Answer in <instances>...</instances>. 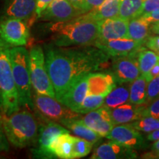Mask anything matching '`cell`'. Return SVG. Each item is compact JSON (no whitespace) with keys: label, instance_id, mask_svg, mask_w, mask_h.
Instances as JSON below:
<instances>
[{"label":"cell","instance_id":"obj_37","mask_svg":"<svg viewBox=\"0 0 159 159\" xmlns=\"http://www.w3.org/2000/svg\"><path fill=\"white\" fill-rule=\"evenodd\" d=\"M53 1L54 0H37L36 11H35V14H36L37 16L39 17L41 13L47 8V6Z\"/></svg>","mask_w":159,"mask_h":159},{"label":"cell","instance_id":"obj_12","mask_svg":"<svg viewBox=\"0 0 159 159\" xmlns=\"http://www.w3.org/2000/svg\"><path fill=\"white\" fill-rule=\"evenodd\" d=\"M69 0H54L39 16V19L53 22H61L71 20L83 15Z\"/></svg>","mask_w":159,"mask_h":159},{"label":"cell","instance_id":"obj_25","mask_svg":"<svg viewBox=\"0 0 159 159\" xmlns=\"http://www.w3.org/2000/svg\"><path fill=\"white\" fill-rule=\"evenodd\" d=\"M130 85L128 83H121L115 86L105 97L103 105L108 109H112L125 104L129 101Z\"/></svg>","mask_w":159,"mask_h":159},{"label":"cell","instance_id":"obj_39","mask_svg":"<svg viewBox=\"0 0 159 159\" xmlns=\"http://www.w3.org/2000/svg\"><path fill=\"white\" fill-rule=\"evenodd\" d=\"M142 16L145 20L150 22V24L156 22V21H159V9H157L156 11L151 12V13H148V14L141 16Z\"/></svg>","mask_w":159,"mask_h":159},{"label":"cell","instance_id":"obj_26","mask_svg":"<svg viewBox=\"0 0 159 159\" xmlns=\"http://www.w3.org/2000/svg\"><path fill=\"white\" fill-rule=\"evenodd\" d=\"M148 83L143 75H140L131 83L129 102L134 105H146Z\"/></svg>","mask_w":159,"mask_h":159},{"label":"cell","instance_id":"obj_16","mask_svg":"<svg viewBox=\"0 0 159 159\" xmlns=\"http://www.w3.org/2000/svg\"><path fill=\"white\" fill-rule=\"evenodd\" d=\"M129 21L116 16L99 21V33L98 39L108 41L112 39H129Z\"/></svg>","mask_w":159,"mask_h":159},{"label":"cell","instance_id":"obj_1","mask_svg":"<svg viewBox=\"0 0 159 159\" xmlns=\"http://www.w3.org/2000/svg\"><path fill=\"white\" fill-rule=\"evenodd\" d=\"M109 57L94 46L46 47L45 60L57 100L76 81L108 66Z\"/></svg>","mask_w":159,"mask_h":159},{"label":"cell","instance_id":"obj_31","mask_svg":"<svg viewBox=\"0 0 159 159\" xmlns=\"http://www.w3.org/2000/svg\"><path fill=\"white\" fill-rule=\"evenodd\" d=\"M128 124L139 131L151 133L159 129V119L152 116H143Z\"/></svg>","mask_w":159,"mask_h":159},{"label":"cell","instance_id":"obj_5","mask_svg":"<svg viewBox=\"0 0 159 159\" xmlns=\"http://www.w3.org/2000/svg\"><path fill=\"white\" fill-rule=\"evenodd\" d=\"M11 45L0 37V88L3 97L4 107L2 113L7 115L19 111V96L10 56Z\"/></svg>","mask_w":159,"mask_h":159},{"label":"cell","instance_id":"obj_36","mask_svg":"<svg viewBox=\"0 0 159 159\" xmlns=\"http://www.w3.org/2000/svg\"><path fill=\"white\" fill-rule=\"evenodd\" d=\"M105 0H85V4L83 12L85 13L92 11L97 7H98L99 5H101L104 2Z\"/></svg>","mask_w":159,"mask_h":159},{"label":"cell","instance_id":"obj_13","mask_svg":"<svg viewBox=\"0 0 159 159\" xmlns=\"http://www.w3.org/2000/svg\"><path fill=\"white\" fill-rule=\"evenodd\" d=\"M106 138L133 150L142 149L145 145L144 138L139 130L130 124L114 125Z\"/></svg>","mask_w":159,"mask_h":159},{"label":"cell","instance_id":"obj_8","mask_svg":"<svg viewBox=\"0 0 159 159\" xmlns=\"http://www.w3.org/2000/svg\"><path fill=\"white\" fill-rule=\"evenodd\" d=\"M26 21L15 18L0 19V37L11 47H24L30 39Z\"/></svg>","mask_w":159,"mask_h":159},{"label":"cell","instance_id":"obj_18","mask_svg":"<svg viewBox=\"0 0 159 159\" xmlns=\"http://www.w3.org/2000/svg\"><path fill=\"white\" fill-rule=\"evenodd\" d=\"M89 75H85L76 81L58 101L75 111V108L82 103L85 97L88 95Z\"/></svg>","mask_w":159,"mask_h":159},{"label":"cell","instance_id":"obj_15","mask_svg":"<svg viewBox=\"0 0 159 159\" xmlns=\"http://www.w3.org/2000/svg\"><path fill=\"white\" fill-rule=\"evenodd\" d=\"M37 0H5L1 19L15 18L27 21L35 14Z\"/></svg>","mask_w":159,"mask_h":159},{"label":"cell","instance_id":"obj_28","mask_svg":"<svg viewBox=\"0 0 159 159\" xmlns=\"http://www.w3.org/2000/svg\"><path fill=\"white\" fill-rule=\"evenodd\" d=\"M137 59H138L141 74L144 76L156 63L159 62V55L151 49L148 50V49L145 48L144 46L139 52Z\"/></svg>","mask_w":159,"mask_h":159},{"label":"cell","instance_id":"obj_19","mask_svg":"<svg viewBox=\"0 0 159 159\" xmlns=\"http://www.w3.org/2000/svg\"><path fill=\"white\" fill-rule=\"evenodd\" d=\"M145 105L125 103L116 108L109 109L114 125L128 124L142 117Z\"/></svg>","mask_w":159,"mask_h":159},{"label":"cell","instance_id":"obj_20","mask_svg":"<svg viewBox=\"0 0 159 159\" xmlns=\"http://www.w3.org/2000/svg\"><path fill=\"white\" fill-rule=\"evenodd\" d=\"M88 94L106 96L116 85L111 72H92L89 75Z\"/></svg>","mask_w":159,"mask_h":159},{"label":"cell","instance_id":"obj_33","mask_svg":"<svg viewBox=\"0 0 159 159\" xmlns=\"http://www.w3.org/2000/svg\"><path fill=\"white\" fill-rule=\"evenodd\" d=\"M143 116H152L159 119V98L149 103L148 106L145 105L142 114Z\"/></svg>","mask_w":159,"mask_h":159},{"label":"cell","instance_id":"obj_27","mask_svg":"<svg viewBox=\"0 0 159 159\" xmlns=\"http://www.w3.org/2000/svg\"><path fill=\"white\" fill-rule=\"evenodd\" d=\"M144 0H120L119 16L130 20L141 16Z\"/></svg>","mask_w":159,"mask_h":159},{"label":"cell","instance_id":"obj_7","mask_svg":"<svg viewBox=\"0 0 159 159\" xmlns=\"http://www.w3.org/2000/svg\"><path fill=\"white\" fill-rule=\"evenodd\" d=\"M34 108L45 119L61 122L65 119L78 118L81 114L71 110L56 98L35 93L33 96Z\"/></svg>","mask_w":159,"mask_h":159},{"label":"cell","instance_id":"obj_32","mask_svg":"<svg viewBox=\"0 0 159 159\" xmlns=\"http://www.w3.org/2000/svg\"><path fill=\"white\" fill-rule=\"evenodd\" d=\"M159 98V76L155 77L149 82L147 87L146 105Z\"/></svg>","mask_w":159,"mask_h":159},{"label":"cell","instance_id":"obj_9","mask_svg":"<svg viewBox=\"0 0 159 159\" xmlns=\"http://www.w3.org/2000/svg\"><path fill=\"white\" fill-rule=\"evenodd\" d=\"M137 55L112 57L111 72L116 84L131 83L140 76Z\"/></svg>","mask_w":159,"mask_h":159},{"label":"cell","instance_id":"obj_2","mask_svg":"<svg viewBox=\"0 0 159 159\" xmlns=\"http://www.w3.org/2000/svg\"><path fill=\"white\" fill-rule=\"evenodd\" d=\"M49 30L52 44L57 47L94 46L99 38V21L83 14L69 21L54 22Z\"/></svg>","mask_w":159,"mask_h":159},{"label":"cell","instance_id":"obj_42","mask_svg":"<svg viewBox=\"0 0 159 159\" xmlns=\"http://www.w3.org/2000/svg\"><path fill=\"white\" fill-rule=\"evenodd\" d=\"M143 158H159V152L152 151L150 152H147L142 156Z\"/></svg>","mask_w":159,"mask_h":159},{"label":"cell","instance_id":"obj_17","mask_svg":"<svg viewBox=\"0 0 159 159\" xmlns=\"http://www.w3.org/2000/svg\"><path fill=\"white\" fill-rule=\"evenodd\" d=\"M137 153L135 150L110 140L104 142L95 149L91 158L93 159H116L136 158Z\"/></svg>","mask_w":159,"mask_h":159},{"label":"cell","instance_id":"obj_6","mask_svg":"<svg viewBox=\"0 0 159 159\" xmlns=\"http://www.w3.org/2000/svg\"><path fill=\"white\" fill-rule=\"evenodd\" d=\"M30 72L32 88L35 93L55 98V93L46 65L45 53L41 46H35L29 51Z\"/></svg>","mask_w":159,"mask_h":159},{"label":"cell","instance_id":"obj_11","mask_svg":"<svg viewBox=\"0 0 159 159\" xmlns=\"http://www.w3.org/2000/svg\"><path fill=\"white\" fill-rule=\"evenodd\" d=\"M94 47L102 49L109 57L137 55L144 43L130 39H119L102 41L97 39Z\"/></svg>","mask_w":159,"mask_h":159},{"label":"cell","instance_id":"obj_43","mask_svg":"<svg viewBox=\"0 0 159 159\" xmlns=\"http://www.w3.org/2000/svg\"><path fill=\"white\" fill-rule=\"evenodd\" d=\"M151 32L152 33L159 35V21L151 24Z\"/></svg>","mask_w":159,"mask_h":159},{"label":"cell","instance_id":"obj_38","mask_svg":"<svg viewBox=\"0 0 159 159\" xmlns=\"http://www.w3.org/2000/svg\"><path fill=\"white\" fill-rule=\"evenodd\" d=\"M158 76H159V62L158 63H156V64L149 71L148 74L144 75V77L145 79H146V80L149 83L150 80H152V79Z\"/></svg>","mask_w":159,"mask_h":159},{"label":"cell","instance_id":"obj_10","mask_svg":"<svg viewBox=\"0 0 159 159\" xmlns=\"http://www.w3.org/2000/svg\"><path fill=\"white\" fill-rule=\"evenodd\" d=\"M69 133V130L53 121L41 125L38 138V146L32 150L33 156L36 158H52L49 152L52 142L59 135Z\"/></svg>","mask_w":159,"mask_h":159},{"label":"cell","instance_id":"obj_14","mask_svg":"<svg viewBox=\"0 0 159 159\" xmlns=\"http://www.w3.org/2000/svg\"><path fill=\"white\" fill-rule=\"evenodd\" d=\"M81 119L89 128L102 137L108 136L114 127L110 111L104 105L97 110L85 114V116H81Z\"/></svg>","mask_w":159,"mask_h":159},{"label":"cell","instance_id":"obj_3","mask_svg":"<svg viewBox=\"0 0 159 159\" xmlns=\"http://www.w3.org/2000/svg\"><path fill=\"white\" fill-rule=\"evenodd\" d=\"M2 120L7 140L15 148H24L38 142L40 126L30 111L19 110L10 115L2 113Z\"/></svg>","mask_w":159,"mask_h":159},{"label":"cell","instance_id":"obj_4","mask_svg":"<svg viewBox=\"0 0 159 159\" xmlns=\"http://www.w3.org/2000/svg\"><path fill=\"white\" fill-rule=\"evenodd\" d=\"M10 56L20 108H34L30 72L29 51L24 47H11Z\"/></svg>","mask_w":159,"mask_h":159},{"label":"cell","instance_id":"obj_41","mask_svg":"<svg viewBox=\"0 0 159 159\" xmlns=\"http://www.w3.org/2000/svg\"><path fill=\"white\" fill-rule=\"evenodd\" d=\"M147 139L149 141H152V142L159 139V129L153 131V132L150 133L147 136Z\"/></svg>","mask_w":159,"mask_h":159},{"label":"cell","instance_id":"obj_22","mask_svg":"<svg viewBox=\"0 0 159 159\" xmlns=\"http://www.w3.org/2000/svg\"><path fill=\"white\" fill-rule=\"evenodd\" d=\"M75 136L69 133L59 135L51 143L49 152L52 158L71 159V148Z\"/></svg>","mask_w":159,"mask_h":159},{"label":"cell","instance_id":"obj_40","mask_svg":"<svg viewBox=\"0 0 159 159\" xmlns=\"http://www.w3.org/2000/svg\"><path fill=\"white\" fill-rule=\"evenodd\" d=\"M70 2L75 6V7H77V9L80 10L83 12V13L84 14V12H83V9H84L85 4V0H69Z\"/></svg>","mask_w":159,"mask_h":159},{"label":"cell","instance_id":"obj_44","mask_svg":"<svg viewBox=\"0 0 159 159\" xmlns=\"http://www.w3.org/2000/svg\"><path fill=\"white\" fill-rule=\"evenodd\" d=\"M152 150L155 152H159V139L155 141V142L152 145Z\"/></svg>","mask_w":159,"mask_h":159},{"label":"cell","instance_id":"obj_45","mask_svg":"<svg viewBox=\"0 0 159 159\" xmlns=\"http://www.w3.org/2000/svg\"><path fill=\"white\" fill-rule=\"evenodd\" d=\"M3 107H4V102H3L2 92V89L0 88V111H1V113L3 111Z\"/></svg>","mask_w":159,"mask_h":159},{"label":"cell","instance_id":"obj_34","mask_svg":"<svg viewBox=\"0 0 159 159\" xmlns=\"http://www.w3.org/2000/svg\"><path fill=\"white\" fill-rule=\"evenodd\" d=\"M9 150V142L4 130L2 120V113L0 111V152H7Z\"/></svg>","mask_w":159,"mask_h":159},{"label":"cell","instance_id":"obj_30","mask_svg":"<svg viewBox=\"0 0 159 159\" xmlns=\"http://www.w3.org/2000/svg\"><path fill=\"white\" fill-rule=\"evenodd\" d=\"M93 144L89 141L80 137L75 136L71 148V159L80 158L90 153Z\"/></svg>","mask_w":159,"mask_h":159},{"label":"cell","instance_id":"obj_29","mask_svg":"<svg viewBox=\"0 0 159 159\" xmlns=\"http://www.w3.org/2000/svg\"><path fill=\"white\" fill-rule=\"evenodd\" d=\"M105 97L106 96L105 95L88 94L83 99L82 103L75 108V111L83 115L97 110L103 105Z\"/></svg>","mask_w":159,"mask_h":159},{"label":"cell","instance_id":"obj_24","mask_svg":"<svg viewBox=\"0 0 159 159\" xmlns=\"http://www.w3.org/2000/svg\"><path fill=\"white\" fill-rule=\"evenodd\" d=\"M119 7L120 0H105L98 7L85 13L84 15L89 19L99 21L119 16Z\"/></svg>","mask_w":159,"mask_h":159},{"label":"cell","instance_id":"obj_23","mask_svg":"<svg viewBox=\"0 0 159 159\" xmlns=\"http://www.w3.org/2000/svg\"><path fill=\"white\" fill-rule=\"evenodd\" d=\"M151 24L142 16L131 19L128 22V38L144 43L151 35Z\"/></svg>","mask_w":159,"mask_h":159},{"label":"cell","instance_id":"obj_21","mask_svg":"<svg viewBox=\"0 0 159 159\" xmlns=\"http://www.w3.org/2000/svg\"><path fill=\"white\" fill-rule=\"evenodd\" d=\"M61 123L76 136L85 139L93 144L98 142L102 138V136L89 128L83 122L81 116L78 118L65 119Z\"/></svg>","mask_w":159,"mask_h":159},{"label":"cell","instance_id":"obj_35","mask_svg":"<svg viewBox=\"0 0 159 159\" xmlns=\"http://www.w3.org/2000/svg\"><path fill=\"white\" fill-rule=\"evenodd\" d=\"M144 46L159 55V36L158 35H150L145 42Z\"/></svg>","mask_w":159,"mask_h":159}]
</instances>
